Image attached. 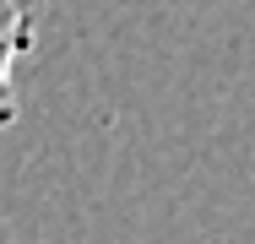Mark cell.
<instances>
[{"label":"cell","instance_id":"cell-1","mask_svg":"<svg viewBox=\"0 0 255 244\" xmlns=\"http://www.w3.org/2000/svg\"><path fill=\"white\" fill-rule=\"evenodd\" d=\"M27 49V16L16 0H0V130L16 125L22 103H16V60Z\"/></svg>","mask_w":255,"mask_h":244}]
</instances>
